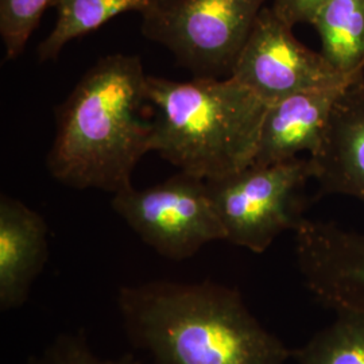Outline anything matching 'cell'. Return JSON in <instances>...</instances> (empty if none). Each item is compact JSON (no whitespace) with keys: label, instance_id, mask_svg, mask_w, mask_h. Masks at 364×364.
Wrapping results in <instances>:
<instances>
[{"label":"cell","instance_id":"6da1fadb","mask_svg":"<svg viewBox=\"0 0 364 364\" xmlns=\"http://www.w3.org/2000/svg\"><path fill=\"white\" fill-rule=\"evenodd\" d=\"M117 309L153 364H287L291 350L262 326L237 289L212 281L123 287Z\"/></svg>","mask_w":364,"mask_h":364},{"label":"cell","instance_id":"7a4b0ae2","mask_svg":"<svg viewBox=\"0 0 364 364\" xmlns=\"http://www.w3.org/2000/svg\"><path fill=\"white\" fill-rule=\"evenodd\" d=\"M147 75L141 58L111 54L81 77L57 109V132L48 169L69 188L112 195L151 150L154 122L144 117Z\"/></svg>","mask_w":364,"mask_h":364},{"label":"cell","instance_id":"3957f363","mask_svg":"<svg viewBox=\"0 0 364 364\" xmlns=\"http://www.w3.org/2000/svg\"><path fill=\"white\" fill-rule=\"evenodd\" d=\"M146 96L151 150L182 173L209 181L252 165L267 105L234 78L147 76Z\"/></svg>","mask_w":364,"mask_h":364},{"label":"cell","instance_id":"277c9868","mask_svg":"<svg viewBox=\"0 0 364 364\" xmlns=\"http://www.w3.org/2000/svg\"><path fill=\"white\" fill-rule=\"evenodd\" d=\"M313 180L309 158L248 166L209 180L207 189L225 242L262 254L277 237L304 221L305 186Z\"/></svg>","mask_w":364,"mask_h":364},{"label":"cell","instance_id":"5b68a950","mask_svg":"<svg viewBox=\"0 0 364 364\" xmlns=\"http://www.w3.org/2000/svg\"><path fill=\"white\" fill-rule=\"evenodd\" d=\"M267 1L158 0L142 14V33L195 77H230Z\"/></svg>","mask_w":364,"mask_h":364},{"label":"cell","instance_id":"8992f818","mask_svg":"<svg viewBox=\"0 0 364 364\" xmlns=\"http://www.w3.org/2000/svg\"><path fill=\"white\" fill-rule=\"evenodd\" d=\"M112 208L168 259H189L210 242L225 239L207 181L182 171L150 188L115 193Z\"/></svg>","mask_w":364,"mask_h":364},{"label":"cell","instance_id":"52a82bcc","mask_svg":"<svg viewBox=\"0 0 364 364\" xmlns=\"http://www.w3.org/2000/svg\"><path fill=\"white\" fill-rule=\"evenodd\" d=\"M230 77L272 105L302 92L335 88L363 77L341 75L320 52L296 38L293 26L266 6L239 53Z\"/></svg>","mask_w":364,"mask_h":364},{"label":"cell","instance_id":"ba28073f","mask_svg":"<svg viewBox=\"0 0 364 364\" xmlns=\"http://www.w3.org/2000/svg\"><path fill=\"white\" fill-rule=\"evenodd\" d=\"M351 84L302 92L267 105L252 165L270 166L302 153L313 156L323 144L338 100Z\"/></svg>","mask_w":364,"mask_h":364},{"label":"cell","instance_id":"9c48e42d","mask_svg":"<svg viewBox=\"0 0 364 364\" xmlns=\"http://www.w3.org/2000/svg\"><path fill=\"white\" fill-rule=\"evenodd\" d=\"M309 161L321 192L364 204V77L343 93L323 144Z\"/></svg>","mask_w":364,"mask_h":364},{"label":"cell","instance_id":"30bf717a","mask_svg":"<svg viewBox=\"0 0 364 364\" xmlns=\"http://www.w3.org/2000/svg\"><path fill=\"white\" fill-rule=\"evenodd\" d=\"M49 228L37 210L0 197V309H19L49 259Z\"/></svg>","mask_w":364,"mask_h":364},{"label":"cell","instance_id":"8fae6325","mask_svg":"<svg viewBox=\"0 0 364 364\" xmlns=\"http://www.w3.org/2000/svg\"><path fill=\"white\" fill-rule=\"evenodd\" d=\"M311 25L326 61L347 77H363L364 0H326Z\"/></svg>","mask_w":364,"mask_h":364},{"label":"cell","instance_id":"7c38bea8","mask_svg":"<svg viewBox=\"0 0 364 364\" xmlns=\"http://www.w3.org/2000/svg\"><path fill=\"white\" fill-rule=\"evenodd\" d=\"M156 0H55L57 21L38 46L41 63L58 57L66 43L80 38L120 14L147 11Z\"/></svg>","mask_w":364,"mask_h":364},{"label":"cell","instance_id":"4fadbf2b","mask_svg":"<svg viewBox=\"0 0 364 364\" xmlns=\"http://www.w3.org/2000/svg\"><path fill=\"white\" fill-rule=\"evenodd\" d=\"M299 364H364V313L335 312L332 323L291 350Z\"/></svg>","mask_w":364,"mask_h":364},{"label":"cell","instance_id":"5bb4252c","mask_svg":"<svg viewBox=\"0 0 364 364\" xmlns=\"http://www.w3.org/2000/svg\"><path fill=\"white\" fill-rule=\"evenodd\" d=\"M52 1L55 0H0V36L7 60H15L23 53Z\"/></svg>","mask_w":364,"mask_h":364},{"label":"cell","instance_id":"9a60e30c","mask_svg":"<svg viewBox=\"0 0 364 364\" xmlns=\"http://www.w3.org/2000/svg\"><path fill=\"white\" fill-rule=\"evenodd\" d=\"M25 364H141L134 355L117 359H102L90 348L82 332H66L53 340L38 355H33Z\"/></svg>","mask_w":364,"mask_h":364},{"label":"cell","instance_id":"2e32d148","mask_svg":"<svg viewBox=\"0 0 364 364\" xmlns=\"http://www.w3.org/2000/svg\"><path fill=\"white\" fill-rule=\"evenodd\" d=\"M274 13L294 27L299 23H309L318 9L326 0H270Z\"/></svg>","mask_w":364,"mask_h":364},{"label":"cell","instance_id":"e0dca14e","mask_svg":"<svg viewBox=\"0 0 364 364\" xmlns=\"http://www.w3.org/2000/svg\"><path fill=\"white\" fill-rule=\"evenodd\" d=\"M156 1H158V0H156Z\"/></svg>","mask_w":364,"mask_h":364}]
</instances>
